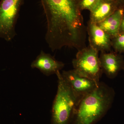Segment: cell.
Returning <instances> with one entry per match:
<instances>
[{
	"label": "cell",
	"mask_w": 124,
	"mask_h": 124,
	"mask_svg": "<svg viewBox=\"0 0 124 124\" xmlns=\"http://www.w3.org/2000/svg\"><path fill=\"white\" fill-rule=\"evenodd\" d=\"M99 53L89 45L78 51L72 61L73 69L78 73L98 83L103 73Z\"/></svg>",
	"instance_id": "3957f363"
},
{
	"label": "cell",
	"mask_w": 124,
	"mask_h": 124,
	"mask_svg": "<svg viewBox=\"0 0 124 124\" xmlns=\"http://www.w3.org/2000/svg\"><path fill=\"white\" fill-rule=\"evenodd\" d=\"M119 8H124V0H114Z\"/></svg>",
	"instance_id": "5bb4252c"
},
{
	"label": "cell",
	"mask_w": 124,
	"mask_h": 124,
	"mask_svg": "<svg viewBox=\"0 0 124 124\" xmlns=\"http://www.w3.org/2000/svg\"><path fill=\"white\" fill-rule=\"evenodd\" d=\"M124 12V8H119L112 14L97 24L112 37L116 36L119 33Z\"/></svg>",
	"instance_id": "30bf717a"
},
{
	"label": "cell",
	"mask_w": 124,
	"mask_h": 124,
	"mask_svg": "<svg viewBox=\"0 0 124 124\" xmlns=\"http://www.w3.org/2000/svg\"><path fill=\"white\" fill-rule=\"evenodd\" d=\"M86 31L90 46L100 53L111 51V37L97 23L89 20Z\"/></svg>",
	"instance_id": "8992f818"
},
{
	"label": "cell",
	"mask_w": 124,
	"mask_h": 124,
	"mask_svg": "<svg viewBox=\"0 0 124 124\" xmlns=\"http://www.w3.org/2000/svg\"></svg>",
	"instance_id": "9a60e30c"
},
{
	"label": "cell",
	"mask_w": 124,
	"mask_h": 124,
	"mask_svg": "<svg viewBox=\"0 0 124 124\" xmlns=\"http://www.w3.org/2000/svg\"><path fill=\"white\" fill-rule=\"evenodd\" d=\"M64 66L63 62L58 61L49 54L41 50L31 65L32 69H38L45 75L49 76L60 71Z\"/></svg>",
	"instance_id": "ba28073f"
},
{
	"label": "cell",
	"mask_w": 124,
	"mask_h": 124,
	"mask_svg": "<svg viewBox=\"0 0 124 124\" xmlns=\"http://www.w3.org/2000/svg\"><path fill=\"white\" fill-rule=\"evenodd\" d=\"M112 88L100 82L93 91L78 101L72 124H93L102 117L112 105L115 96Z\"/></svg>",
	"instance_id": "6da1fadb"
},
{
	"label": "cell",
	"mask_w": 124,
	"mask_h": 124,
	"mask_svg": "<svg viewBox=\"0 0 124 124\" xmlns=\"http://www.w3.org/2000/svg\"><path fill=\"white\" fill-rule=\"evenodd\" d=\"M101 0H81L80 7L81 10H86L90 12L92 11L98 4Z\"/></svg>",
	"instance_id": "7c38bea8"
},
{
	"label": "cell",
	"mask_w": 124,
	"mask_h": 124,
	"mask_svg": "<svg viewBox=\"0 0 124 124\" xmlns=\"http://www.w3.org/2000/svg\"><path fill=\"white\" fill-rule=\"evenodd\" d=\"M103 73L110 79L115 78L124 69V60L121 54L111 51L101 53L99 56Z\"/></svg>",
	"instance_id": "52a82bcc"
},
{
	"label": "cell",
	"mask_w": 124,
	"mask_h": 124,
	"mask_svg": "<svg viewBox=\"0 0 124 124\" xmlns=\"http://www.w3.org/2000/svg\"><path fill=\"white\" fill-rule=\"evenodd\" d=\"M56 75L57 90L52 105L51 124H70L79 99L60 71Z\"/></svg>",
	"instance_id": "7a4b0ae2"
},
{
	"label": "cell",
	"mask_w": 124,
	"mask_h": 124,
	"mask_svg": "<svg viewBox=\"0 0 124 124\" xmlns=\"http://www.w3.org/2000/svg\"><path fill=\"white\" fill-rule=\"evenodd\" d=\"M24 1L0 0V39L9 42L16 36V23Z\"/></svg>",
	"instance_id": "277c9868"
},
{
	"label": "cell",
	"mask_w": 124,
	"mask_h": 124,
	"mask_svg": "<svg viewBox=\"0 0 124 124\" xmlns=\"http://www.w3.org/2000/svg\"><path fill=\"white\" fill-rule=\"evenodd\" d=\"M120 8L114 0H101L90 11V20L97 23L102 22Z\"/></svg>",
	"instance_id": "9c48e42d"
},
{
	"label": "cell",
	"mask_w": 124,
	"mask_h": 124,
	"mask_svg": "<svg viewBox=\"0 0 124 124\" xmlns=\"http://www.w3.org/2000/svg\"><path fill=\"white\" fill-rule=\"evenodd\" d=\"M111 40L112 46L115 52L120 54L124 53V32L112 37Z\"/></svg>",
	"instance_id": "8fae6325"
},
{
	"label": "cell",
	"mask_w": 124,
	"mask_h": 124,
	"mask_svg": "<svg viewBox=\"0 0 124 124\" xmlns=\"http://www.w3.org/2000/svg\"><path fill=\"white\" fill-rule=\"evenodd\" d=\"M124 32V12L123 16H122V20L120 26L119 33H122Z\"/></svg>",
	"instance_id": "4fadbf2b"
},
{
	"label": "cell",
	"mask_w": 124,
	"mask_h": 124,
	"mask_svg": "<svg viewBox=\"0 0 124 124\" xmlns=\"http://www.w3.org/2000/svg\"><path fill=\"white\" fill-rule=\"evenodd\" d=\"M62 74L79 99L93 91L100 83L81 75L73 69L63 71Z\"/></svg>",
	"instance_id": "5b68a950"
}]
</instances>
